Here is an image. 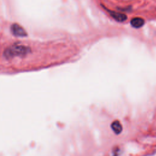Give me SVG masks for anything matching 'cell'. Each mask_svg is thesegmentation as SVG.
<instances>
[{"mask_svg":"<svg viewBox=\"0 0 156 156\" xmlns=\"http://www.w3.org/2000/svg\"><path fill=\"white\" fill-rule=\"evenodd\" d=\"M30 52V48L23 45H13L7 48L4 52V56L6 58H11L14 57H22Z\"/></svg>","mask_w":156,"mask_h":156,"instance_id":"1","label":"cell"},{"mask_svg":"<svg viewBox=\"0 0 156 156\" xmlns=\"http://www.w3.org/2000/svg\"><path fill=\"white\" fill-rule=\"evenodd\" d=\"M12 34L16 37H23L27 35V33L24 29L18 24H13L10 27Z\"/></svg>","mask_w":156,"mask_h":156,"instance_id":"2","label":"cell"},{"mask_svg":"<svg viewBox=\"0 0 156 156\" xmlns=\"http://www.w3.org/2000/svg\"><path fill=\"white\" fill-rule=\"evenodd\" d=\"M107 11L108 12V13H110L111 16L117 21L122 22V21H124L125 20H126V19H127V16L124 13L116 12L115 11H111L109 10H107Z\"/></svg>","mask_w":156,"mask_h":156,"instance_id":"3","label":"cell"},{"mask_svg":"<svg viewBox=\"0 0 156 156\" xmlns=\"http://www.w3.org/2000/svg\"><path fill=\"white\" fill-rule=\"evenodd\" d=\"M144 24V21L143 19L141 18H133L130 21V24L135 28H139L143 26Z\"/></svg>","mask_w":156,"mask_h":156,"instance_id":"4","label":"cell"},{"mask_svg":"<svg viewBox=\"0 0 156 156\" xmlns=\"http://www.w3.org/2000/svg\"><path fill=\"white\" fill-rule=\"evenodd\" d=\"M111 128L116 134H119L122 130V127L119 121H114L111 124Z\"/></svg>","mask_w":156,"mask_h":156,"instance_id":"5","label":"cell"}]
</instances>
